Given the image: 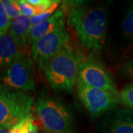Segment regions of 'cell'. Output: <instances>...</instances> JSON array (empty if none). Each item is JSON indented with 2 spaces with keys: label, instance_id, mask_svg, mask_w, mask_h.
<instances>
[{
  "label": "cell",
  "instance_id": "6da1fadb",
  "mask_svg": "<svg viewBox=\"0 0 133 133\" xmlns=\"http://www.w3.org/2000/svg\"><path fill=\"white\" fill-rule=\"evenodd\" d=\"M107 17V8L98 5L72 8L67 21L84 47L92 51H100L106 41Z\"/></svg>",
  "mask_w": 133,
  "mask_h": 133
},
{
  "label": "cell",
  "instance_id": "7a4b0ae2",
  "mask_svg": "<svg viewBox=\"0 0 133 133\" xmlns=\"http://www.w3.org/2000/svg\"><path fill=\"white\" fill-rule=\"evenodd\" d=\"M84 57L70 44L50 59L43 68L53 90L72 92L77 84L79 67Z\"/></svg>",
  "mask_w": 133,
  "mask_h": 133
},
{
  "label": "cell",
  "instance_id": "3957f363",
  "mask_svg": "<svg viewBox=\"0 0 133 133\" xmlns=\"http://www.w3.org/2000/svg\"><path fill=\"white\" fill-rule=\"evenodd\" d=\"M35 109L45 133H76L73 115L59 100L41 95L35 103Z\"/></svg>",
  "mask_w": 133,
  "mask_h": 133
},
{
  "label": "cell",
  "instance_id": "277c9868",
  "mask_svg": "<svg viewBox=\"0 0 133 133\" xmlns=\"http://www.w3.org/2000/svg\"><path fill=\"white\" fill-rule=\"evenodd\" d=\"M33 97L0 83V127L11 129L31 116Z\"/></svg>",
  "mask_w": 133,
  "mask_h": 133
},
{
  "label": "cell",
  "instance_id": "5b68a950",
  "mask_svg": "<svg viewBox=\"0 0 133 133\" xmlns=\"http://www.w3.org/2000/svg\"><path fill=\"white\" fill-rule=\"evenodd\" d=\"M76 87L79 99L93 118L109 112L120 104L118 94L91 87L79 81Z\"/></svg>",
  "mask_w": 133,
  "mask_h": 133
},
{
  "label": "cell",
  "instance_id": "8992f818",
  "mask_svg": "<svg viewBox=\"0 0 133 133\" xmlns=\"http://www.w3.org/2000/svg\"><path fill=\"white\" fill-rule=\"evenodd\" d=\"M70 35L65 23L45 35L31 44L30 52L33 59L40 69L43 70L47 62L69 44Z\"/></svg>",
  "mask_w": 133,
  "mask_h": 133
},
{
  "label": "cell",
  "instance_id": "52a82bcc",
  "mask_svg": "<svg viewBox=\"0 0 133 133\" xmlns=\"http://www.w3.org/2000/svg\"><path fill=\"white\" fill-rule=\"evenodd\" d=\"M0 81L10 88L22 92H34V66L31 58L24 52H19Z\"/></svg>",
  "mask_w": 133,
  "mask_h": 133
},
{
  "label": "cell",
  "instance_id": "ba28073f",
  "mask_svg": "<svg viewBox=\"0 0 133 133\" xmlns=\"http://www.w3.org/2000/svg\"><path fill=\"white\" fill-rule=\"evenodd\" d=\"M78 81L93 88L119 94L111 72L94 56L88 57L81 63Z\"/></svg>",
  "mask_w": 133,
  "mask_h": 133
},
{
  "label": "cell",
  "instance_id": "9c48e42d",
  "mask_svg": "<svg viewBox=\"0 0 133 133\" xmlns=\"http://www.w3.org/2000/svg\"><path fill=\"white\" fill-rule=\"evenodd\" d=\"M98 133H133V110L116 108L105 116Z\"/></svg>",
  "mask_w": 133,
  "mask_h": 133
},
{
  "label": "cell",
  "instance_id": "30bf717a",
  "mask_svg": "<svg viewBox=\"0 0 133 133\" xmlns=\"http://www.w3.org/2000/svg\"><path fill=\"white\" fill-rule=\"evenodd\" d=\"M20 52L10 32L0 36V80Z\"/></svg>",
  "mask_w": 133,
  "mask_h": 133
},
{
  "label": "cell",
  "instance_id": "8fae6325",
  "mask_svg": "<svg viewBox=\"0 0 133 133\" xmlns=\"http://www.w3.org/2000/svg\"><path fill=\"white\" fill-rule=\"evenodd\" d=\"M64 23V12L61 9L56 10L50 19L30 28L29 33V45H31L39 38L53 31L61 24Z\"/></svg>",
  "mask_w": 133,
  "mask_h": 133
},
{
  "label": "cell",
  "instance_id": "7c38bea8",
  "mask_svg": "<svg viewBox=\"0 0 133 133\" xmlns=\"http://www.w3.org/2000/svg\"><path fill=\"white\" fill-rule=\"evenodd\" d=\"M31 28L30 18L24 16H21L11 21L9 32L20 50H24L29 45V33Z\"/></svg>",
  "mask_w": 133,
  "mask_h": 133
},
{
  "label": "cell",
  "instance_id": "4fadbf2b",
  "mask_svg": "<svg viewBox=\"0 0 133 133\" xmlns=\"http://www.w3.org/2000/svg\"><path fill=\"white\" fill-rule=\"evenodd\" d=\"M10 133H38V127L31 115L10 129Z\"/></svg>",
  "mask_w": 133,
  "mask_h": 133
},
{
  "label": "cell",
  "instance_id": "5bb4252c",
  "mask_svg": "<svg viewBox=\"0 0 133 133\" xmlns=\"http://www.w3.org/2000/svg\"><path fill=\"white\" fill-rule=\"evenodd\" d=\"M27 2L35 8L37 15L50 10H56L60 4V1L54 0H27Z\"/></svg>",
  "mask_w": 133,
  "mask_h": 133
},
{
  "label": "cell",
  "instance_id": "9a60e30c",
  "mask_svg": "<svg viewBox=\"0 0 133 133\" xmlns=\"http://www.w3.org/2000/svg\"><path fill=\"white\" fill-rule=\"evenodd\" d=\"M120 104L133 110V83L125 86L118 94Z\"/></svg>",
  "mask_w": 133,
  "mask_h": 133
},
{
  "label": "cell",
  "instance_id": "2e32d148",
  "mask_svg": "<svg viewBox=\"0 0 133 133\" xmlns=\"http://www.w3.org/2000/svg\"><path fill=\"white\" fill-rule=\"evenodd\" d=\"M2 2L3 4L7 14L11 21L22 16L16 0H2Z\"/></svg>",
  "mask_w": 133,
  "mask_h": 133
},
{
  "label": "cell",
  "instance_id": "e0dca14e",
  "mask_svg": "<svg viewBox=\"0 0 133 133\" xmlns=\"http://www.w3.org/2000/svg\"><path fill=\"white\" fill-rule=\"evenodd\" d=\"M123 31L127 38L133 41V5L125 16L123 22Z\"/></svg>",
  "mask_w": 133,
  "mask_h": 133
},
{
  "label": "cell",
  "instance_id": "ac0fdd59",
  "mask_svg": "<svg viewBox=\"0 0 133 133\" xmlns=\"http://www.w3.org/2000/svg\"><path fill=\"white\" fill-rule=\"evenodd\" d=\"M11 25V20L5 11L2 1H0V36L9 32Z\"/></svg>",
  "mask_w": 133,
  "mask_h": 133
},
{
  "label": "cell",
  "instance_id": "d6986e66",
  "mask_svg": "<svg viewBox=\"0 0 133 133\" xmlns=\"http://www.w3.org/2000/svg\"><path fill=\"white\" fill-rule=\"evenodd\" d=\"M19 6L22 16H24L28 18H31L37 15L36 10L31 5H30L27 0H16Z\"/></svg>",
  "mask_w": 133,
  "mask_h": 133
},
{
  "label": "cell",
  "instance_id": "ffe728a7",
  "mask_svg": "<svg viewBox=\"0 0 133 133\" xmlns=\"http://www.w3.org/2000/svg\"><path fill=\"white\" fill-rule=\"evenodd\" d=\"M56 10H48L47 12H44V13L36 15V16H34L33 17L30 18L32 27L35 26V25H37L38 24H41V23L44 22V21L50 19L52 16V14L56 12Z\"/></svg>",
  "mask_w": 133,
  "mask_h": 133
},
{
  "label": "cell",
  "instance_id": "44dd1931",
  "mask_svg": "<svg viewBox=\"0 0 133 133\" xmlns=\"http://www.w3.org/2000/svg\"><path fill=\"white\" fill-rule=\"evenodd\" d=\"M120 72L124 77L133 80V58L124 62L120 67Z\"/></svg>",
  "mask_w": 133,
  "mask_h": 133
},
{
  "label": "cell",
  "instance_id": "7402d4cb",
  "mask_svg": "<svg viewBox=\"0 0 133 133\" xmlns=\"http://www.w3.org/2000/svg\"><path fill=\"white\" fill-rule=\"evenodd\" d=\"M0 133H10V129L0 127Z\"/></svg>",
  "mask_w": 133,
  "mask_h": 133
}]
</instances>
